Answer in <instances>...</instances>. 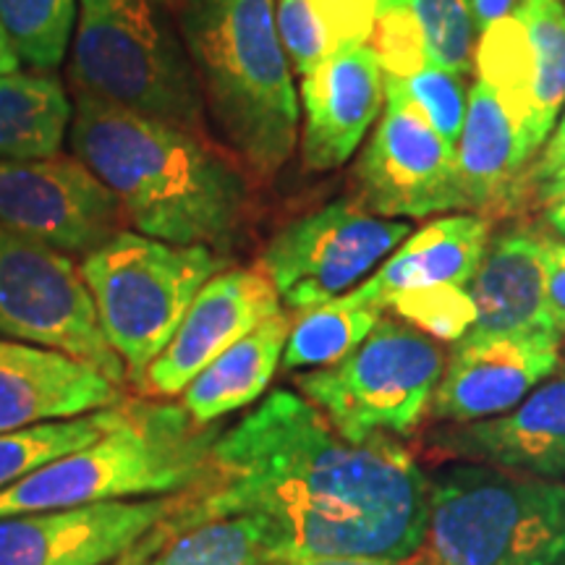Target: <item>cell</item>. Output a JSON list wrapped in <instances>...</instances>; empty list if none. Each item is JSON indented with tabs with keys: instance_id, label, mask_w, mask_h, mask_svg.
<instances>
[{
	"instance_id": "6da1fadb",
	"label": "cell",
	"mask_w": 565,
	"mask_h": 565,
	"mask_svg": "<svg viewBox=\"0 0 565 565\" xmlns=\"http://www.w3.org/2000/svg\"><path fill=\"white\" fill-rule=\"evenodd\" d=\"M196 508L259 521L273 565L404 563L427 532L429 479L393 437L351 440L307 398L275 391L217 437Z\"/></svg>"
},
{
	"instance_id": "7a4b0ae2",
	"label": "cell",
	"mask_w": 565,
	"mask_h": 565,
	"mask_svg": "<svg viewBox=\"0 0 565 565\" xmlns=\"http://www.w3.org/2000/svg\"><path fill=\"white\" fill-rule=\"evenodd\" d=\"M68 141L141 236L217 252L242 231L246 181L194 134L76 95Z\"/></svg>"
},
{
	"instance_id": "3957f363",
	"label": "cell",
	"mask_w": 565,
	"mask_h": 565,
	"mask_svg": "<svg viewBox=\"0 0 565 565\" xmlns=\"http://www.w3.org/2000/svg\"><path fill=\"white\" fill-rule=\"evenodd\" d=\"M212 121L246 166L273 175L296 147L299 103L275 0H168Z\"/></svg>"
},
{
	"instance_id": "277c9868",
	"label": "cell",
	"mask_w": 565,
	"mask_h": 565,
	"mask_svg": "<svg viewBox=\"0 0 565 565\" xmlns=\"http://www.w3.org/2000/svg\"><path fill=\"white\" fill-rule=\"evenodd\" d=\"M221 433V422L196 424L181 404L129 401L121 424L100 440L0 492V519L200 490L212 482V448Z\"/></svg>"
},
{
	"instance_id": "5b68a950",
	"label": "cell",
	"mask_w": 565,
	"mask_h": 565,
	"mask_svg": "<svg viewBox=\"0 0 565 565\" xmlns=\"http://www.w3.org/2000/svg\"><path fill=\"white\" fill-rule=\"evenodd\" d=\"M68 79L76 95L204 139V100L168 0H79Z\"/></svg>"
},
{
	"instance_id": "8992f818",
	"label": "cell",
	"mask_w": 565,
	"mask_h": 565,
	"mask_svg": "<svg viewBox=\"0 0 565 565\" xmlns=\"http://www.w3.org/2000/svg\"><path fill=\"white\" fill-rule=\"evenodd\" d=\"M404 565H565V484L448 466L429 482L427 532Z\"/></svg>"
},
{
	"instance_id": "52a82bcc",
	"label": "cell",
	"mask_w": 565,
	"mask_h": 565,
	"mask_svg": "<svg viewBox=\"0 0 565 565\" xmlns=\"http://www.w3.org/2000/svg\"><path fill=\"white\" fill-rule=\"evenodd\" d=\"M79 267L103 333L121 356L126 380L137 385L147 364L171 343L200 288L225 270V259L210 246L121 231L84 254Z\"/></svg>"
},
{
	"instance_id": "ba28073f",
	"label": "cell",
	"mask_w": 565,
	"mask_h": 565,
	"mask_svg": "<svg viewBox=\"0 0 565 565\" xmlns=\"http://www.w3.org/2000/svg\"><path fill=\"white\" fill-rule=\"evenodd\" d=\"M445 353L427 333L380 317L372 333L338 364L299 377V391L351 440L408 435L429 412Z\"/></svg>"
},
{
	"instance_id": "9c48e42d",
	"label": "cell",
	"mask_w": 565,
	"mask_h": 565,
	"mask_svg": "<svg viewBox=\"0 0 565 565\" xmlns=\"http://www.w3.org/2000/svg\"><path fill=\"white\" fill-rule=\"evenodd\" d=\"M0 338L45 345L100 370L116 385L126 366L105 338L82 267L66 252L0 223Z\"/></svg>"
},
{
	"instance_id": "30bf717a",
	"label": "cell",
	"mask_w": 565,
	"mask_h": 565,
	"mask_svg": "<svg viewBox=\"0 0 565 565\" xmlns=\"http://www.w3.org/2000/svg\"><path fill=\"white\" fill-rule=\"evenodd\" d=\"M408 231L406 221L380 217L359 202H333L275 233L263 273L288 312H307L356 288Z\"/></svg>"
},
{
	"instance_id": "8fae6325",
	"label": "cell",
	"mask_w": 565,
	"mask_h": 565,
	"mask_svg": "<svg viewBox=\"0 0 565 565\" xmlns=\"http://www.w3.org/2000/svg\"><path fill=\"white\" fill-rule=\"evenodd\" d=\"M0 223L66 254H89L124 231V210L71 154L0 158Z\"/></svg>"
},
{
	"instance_id": "7c38bea8",
	"label": "cell",
	"mask_w": 565,
	"mask_h": 565,
	"mask_svg": "<svg viewBox=\"0 0 565 565\" xmlns=\"http://www.w3.org/2000/svg\"><path fill=\"white\" fill-rule=\"evenodd\" d=\"M385 116L356 162L362 202L380 217L461 210L456 147L398 92L385 89Z\"/></svg>"
},
{
	"instance_id": "4fadbf2b",
	"label": "cell",
	"mask_w": 565,
	"mask_h": 565,
	"mask_svg": "<svg viewBox=\"0 0 565 565\" xmlns=\"http://www.w3.org/2000/svg\"><path fill=\"white\" fill-rule=\"evenodd\" d=\"M200 490L6 515L0 519V565H110Z\"/></svg>"
},
{
	"instance_id": "5bb4252c",
	"label": "cell",
	"mask_w": 565,
	"mask_h": 565,
	"mask_svg": "<svg viewBox=\"0 0 565 565\" xmlns=\"http://www.w3.org/2000/svg\"><path fill=\"white\" fill-rule=\"evenodd\" d=\"M282 312L278 291L263 270H223L204 282L171 343L137 380L141 398H175L212 359Z\"/></svg>"
},
{
	"instance_id": "9a60e30c",
	"label": "cell",
	"mask_w": 565,
	"mask_h": 565,
	"mask_svg": "<svg viewBox=\"0 0 565 565\" xmlns=\"http://www.w3.org/2000/svg\"><path fill=\"white\" fill-rule=\"evenodd\" d=\"M561 366V330L458 338L429 414L456 424L490 419L526 398Z\"/></svg>"
},
{
	"instance_id": "2e32d148",
	"label": "cell",
	"mask_w": 565,
	"mask_h": 565,
	"mask_svg": "<svg viewBox=\"0 0 565 565\" xmlns=\"http://www.w3.org/2000/svg\"><path fill=\"white\" fill-rule=\"evenodd\" d=\"M433 443L445 454L494 469L542 479L565 477V366H557L508 412L445 427L433 435Z\"/></svg>"
},
{
	"instance_id": "e0dca14e",
	"label": "cell",
	"mask_w": 565,
	"mask_h": 565,
	"mask_svg": "<svg viewBox=\"0 0 565 565\" xmlns=\"http://www.w3.org/2000/svg\"><path fill=\"white\" fill-rule=\"evenodd\" d=\"M121 385L45 345L0 338V433L74 419L124 404Z\"/></svg>"
},
{
	"instance_id": "ac0fdd59",
	"label": "cell",
	"mask_w": 565,
	"mask_h": 565,
	"mask_svg": "<svg viewBox=\"0 0 565 565\" xmlns=\"http://www.w3.org/2000/svg\"><path fill=\"white\" fill-rule=\"evenodd\" d=\"M383 95V66L366 45L330 55L303 74V166L309 171H330L343 166L377 118Z\"/></svg>"
},
{
	"instance_id": "d6986e66",
	"label": "cell",
	"mask_w": 565,
	"mask_h": 565,
	"mask_svg": "<svg viewBox=\"0 0 565 565\" xmlns=\"http://www.w3.org/2000/svg\"><path fill=\"white\" fill-rule=\"evenodd\" d=\"M469 296L475 301V322L463 333L469 338L557 330L545 299V236L524 228L494 236Z\"/></svg>"
},
{
	"instance_id": "ffe728a7",
	"label": "cell",
	"mask_w": 565,
	"mask_h": 565,
	"mask_svg": "<svg viewBox=\"0 0 565 565\" xmlns=\"http://www.w3.org/2000/svg\"><path fill=\"white\" fill-rule=\"evenodd\" d=\"M490 244V223L477 215H450L414 233L393 257L356 286L353 301L385 312L393 299L427 288H469Z\"/></svg>"
},
{
	"instance_id": "44dd1931",
	"label": "cell",
	"mask_w": 565,
	"mask_h": 565,
	"mask_svg": "<svg viewBox=\"0 0 565 565\" xmlns=\"http://www.w3.org/2000/svg\"><path fill=\"white\" fill-rule=\"evenodd\" d=\"M458 139L456 171L463 210H492L511 200L532 152L503 100L484 82H477L469 92Z\"/></svg>"
},
{
	"instance_id": "7402d4cb",
	"label": "cell",
	"mask_w": 565,
	"mask_h": 565,
	"mask_svg": "<svg viewBox=\"0 0 565 565\" xmlns=\"http://www.w3.org/2000/svg\"><path fill=\"white\" fill-rule=\"evenodd\" d=\"M291 322L286 312L273 315L212 359L181 393V408L192 422L215 424L238 408L252 406L275 377Z\"/></svg>"
},
{
	"instance_id": "603a6c76",
	"label": "cell",
	"mask_w": 565,
	"mask_h": 565,
	"mask_svg": "<svg viewBox=\"0 0 565 565\" xmlns=\"http://www.w3.org/2000/svg\"><path fill=\"white\" fill-rule=\"evenodd\" d=\"M391 0H280L278 32L288 61L309 74L330 55L372 40Z\"/></svg>"
},
{
	"instance_id": "cb8c5ba5",
	"label": "cell",
	"mask_w": 565,
	"mask_h": 565,
	"mask_svg": "<svg viewBox=\"0 0 565 565\" xmlns=\"http://www.w3.org/2000/svg\"><path fill=\"white\" fill-rule=\"evenodd\" d=\"M66 89L51 74L0 76V158L45 160L58 154L71 126Z\"/></svg>"
},
{
	"instance_id": "d4e9b609",
	"label": "cell",
	"mask_w": 565,
	"mask_h": 565,
	"mask_svg": "<svg viewBox=\"0 0 565 565\" xmlns=\"http://www.w3.org/2000/svg\"><path fill=\"white\" fill-rule=\"evenodd\" d=\"M200 494L150 565H273L270 542L259 521L246 513L204 515L196 508Z\"/></svg>"
},
{
	"instance_id": "484cf974",
	"label": "cell",
	"mask_w": 565,
	"mask_h": 565,
	"mask_svg": "<svg viewBox=\"0 0 565 565\" xmlns=\"http://www.w3.org/2000/svg\"><path fill=\"white\" fill-rule=\"evenodd\" d=\"M380 317L383 312L362 307L353 301L351 294L299 312L291 322V333L282 351V370H322L338 364L372 333Z\"/></svg>"
},
{
	"instance_id": "4316f807",
	"label": "cell",
	"mask_w": 565,
	"mask_h": 565,
	"mask_svg": "<svg viewBox=\"0 0 565 565\" xmlns=\"http://www.w3.org/2000/svg\"><path fill=\"white\" fill-rule=\"evenodd\" d=\"M532 47V147L540 150L565 103V6L563 0H515Z\"/></svg>"
},
{
	"instance_id": "83f0119b",
	"label": "cell",
	"mask_w": 565,
	"mask_h": 565,
	"mask_svg": "<svg viewBox=\"0 0 565 565\" xmlns=\"http://www.w3.org/2000/svg\"><path fill=\"white\" fill-rule=\"evenodd\" d=\"M126 406L129 401L95 414L74 416V419L34 424V427L17 429V433H0V492L38 471L40 466L100 440L116 424H121Z\"/></svg>"
},
{
	"instance_id": "f1b7e54d",
	"label": "cell",
	"mask_w": 565,
	"mask_h": 565,
	"mask_svg": "<svg viewBox=\"0 0 565 565\" xmlns=\"http://www.w3.org/2000/svg\"><path fill=\"white\" fill-rule=\"evenodd\" d=\"M477 66L479 82L494 89L505 105L508 116L524 134L529 152H536L532 147V47L521 19L511 11L487 30L479 32L477 47Z\"/></svg>"
},
{
	"instance_id": "f546056e",
	"label": "cell",
	"mask_w": 565,
	"mask_h": 565,
	"mask_svg": "<svg viewBox=\"0 0 565 565\" xmlns=\"http://www.w3.org/2000/svg\"><path fill=\"white\" fill-rule=\"evenodd\" d=\"M76 0H0V26L19 61L51 71L66 55Z\"/></svg>"
},
{
	"instance_id": "4dcf8cb0",
	"label": "cell",
	"mask_w": 565,
	"mask_h": 565,
	"mask_svg": "<svg viewBox=\"0 0 565 565\" xmlns=\"http://www.w3.org/2000/svg\"><path fill=\"white\" fill-rule=\"evenodd\" d=\"M412 17L427 51L429 68L463 76L475 45V6L471 0H395Z\"/></svg>"
},
{
	"instance_id": "1f68e13d",
	"label": "cell",
	"mask_w": 565,
	"mask_h": 565,
	"mask_svg": "<svg viewBox=\"0 0 565 565\" xmlns=\"http://www.w3.org/2000/svg\"><path fill=\"white\" fill-rule=\"evenodd\" d=\"M385 89L404 95L408 103L424 113V118L433 124V129L448 145H458L466 118V105H469L463 97L461 76L448 74V71L440 68H424L419 74L406 76V79L385 76Z\"/></svg>"
},
{
	"instance_id": "d6a6232c",
	"label": "cell",
	"mask_w": 565,
	"mask_h": 565,
	"mask_svg": "<svg viewBox=\"0 0 565 565\" xmlns=\"http://www.w3.org/2000/svg\"><path fill=\"white\" fill-rule=\"evenodd\" d=\"M391 309L408 320V324L419 328L422 333H433L454 343L475 322V301H471L469 288L458 286L404 294L393 299Z\"/></svg>"
},
{
	"instance_id": "836d02e7",
	"label": "cell",
	"mask_w": 565,
	"mask_h": 565,
	"mask_svg": "<svg viewBox=\"0 0 565 565\" xmlns=\"http://www.w3.org/2000/svg\"><path fill=\"white\" fill-rule=\"evenodd\" d=\"M545 299L550 320L565 333V244L545 238Z\"/></svg>"
},
{
	"instance_id": "e575fe53",
	"label": "cell",
	"mask_w": 565,
	"mask_h": 565,
	"mask_svg": "<svg viewBox=\"0 0 565 565\" xmlns=\"http://www.w3.org/2000/svg\"><path fill=\"white\" fill-rule=\"evenodd\" d=\"M200 492H202V490H200ZM200 492H196V494H200ZM196 494H194V498H196ZM194 498H192V500H194ZM192 500H189V503H192ZM189 503L183 505L179 513L171 515V519L162 521L160 526H154L150 534L141 536V540L129 550V553L121 555L116 563H110V565H150L154 553H158V550L168 542V536H171V534L175 532V529H179L181 515H183V511H186V508H189Z\"/></svg>"
},
{
	"instance_id": "d590c367",
	"label": "cell",
	"mask_w": 565,
	"mask_h": 565,
	"mask_svg": "<svg viewBox=\"0 0 565 565\" xmlns=\"http://www.w3.org/2000/svg\"><path fill=\"white\" fill-rule=\"evenodd\" d=\"M561 168H565V116H563L561 126H557V131L553 134V139L547 141L540 162L532 168V175H529V179L545 183L547 179H553Z\"/></svg>"
},
{
	"instance_id": "8d00e7d4",
	"label": "cell",
	"mask_w": 565,
	"mask_h": 565,
	"mask_svg": "<svg viewBox=\"0 0 565 565\" xmlns=\"http://www.w3.org/2000/svg\"><path fill=\"white\" fill-rule=\"evenodd\" d=\"M471 6H475V26L482 32L494 21L508 17L513 11L515 0H471Z\"/></svg>"
},
{
	"instance_id": "74e56055",
	"label": "cell",
	"mask_w": 565,
	"mask_h": 565,
	"mask_svg": "<svg viewBox=\"0 0 565 565\" xmlns=\"http://www.w3.org/2000/svg\"><path fill=\"white\" fill-rule=\"evenodd\" d=\"M19 55L13 51L9 34L3 32V26H0V76L6 74H13V71H19Z\"/></svg>"
},
{
	"instance_id": "f35d334b",
	"label": "cell",
	"mask_w": 565,
	"mask_h": 565,
	"mask_svg": "<svg viewBox=\"0 0 565 565\" xmlns=\"http://www.w3.org/2000/svg\"><path fill=\"white\" fill-rule=\"evenodd\" d=\"M286 565H391L380 561H362V557H320V561H299Z\"/></svg>"
},
{
	"instance_id": "ab89813d",
	"label": "cell",
	"mask_w": 565,
	"mask_h": 565,
	"mask_svg": "<svg viewBox=\"0 0 565 565\" xmlns=\"http://www.w3.org/2000/svg\"><path fill=\"white\" fill-rule=\"evenodd\" d=\"M565 194V168H561L553 179H547L545 183H542V200L547 202H555L557 196Z\"/></svg>"
},
{
	"instance_id": "60d3db41",
	"label": "cell",
	"mask_w": 565,
	"mask_h": 565,
	"mask_svg": "<svg viewBox=\"0 0 565 565\" xmlns=\"http://www.w3.org/2000/svg\"><path fill=\"white\" fill-rule=\"evenodd\" d=\"M547 221L555 225L557 231L565 236V194L557 196L555 202H550V212H547Z\"/></svg>"
},
{
	"instance_id": "b9f144b4",
	"label": "cell",
	"mask_w": 565,
	"mask_h": 565,
	"mask_svg": "<svg viewBox=\"0 0 565 565\" xmlns=\"http://www.w3.org/2000/svg\"><path fill=\"white\" fill-rule=\"evenodd\" d=\"M391 565H404V563H391Z\"/></svg>"
}]
</instances>
